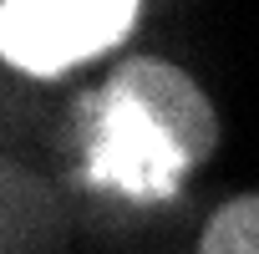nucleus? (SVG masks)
<instances>
[{"label":"nucleus","instance_id":"4","mask_svg":"<svg viewBox=\"0 0 259 254\" xmlns=\"http://www.w3.org/2000/svg\"><path fill=\"white\" fill-rule=\"evenodd\" d=\"M198 254H259V193L219 203L198 234Z\"/></svg>","mask_w":259,"mask_h":254},{"label":"nucleus","instance_id":"1","mask_svg":"<svg viewBox=\"0 0 259 254\" xmlns=\"http://www.w3.org/2000/svg\"><path fill=\"white\" fill-rule=\"evenodd\" d=\"M81 163L97 188L122 193L127 203H163L183 188V173H193L188 153L173 143V133L127 92L102 87L81 102Z\"/></svg>","mask_w":259,"mask_h":254},{"label":"nucleus","instance_id":"3","mask_svg":"<svg viewBox=\"0 0 259 254\" xmlns=\"http://www.w3.org/2000/svg\"><path fill=\"white\" fill-rule=\"evenodd\" d=\"M107 87H117L133 102H143L173 133V143L188 153L193 168L213 158V148H219V112H213V102L203 97V87L183 66L158 61V56H127V61L112 66Z\"/></svg>","mask_w":259,"mask_h":254},{"label":"nucleus","instance_id":"2","mask_svg":"<svg viewBox=\"0 0 259 254\" xmlns=\"http://www.w3.org/2000/svg\"><path fill=\"white\" fill-rule=\"evenodd\" d=\"M133 0H6L0 51L26 76H66L107 51H117L138 26Z\"/></svg>","mask_w":259,"mask_h":254}]
</instances>
